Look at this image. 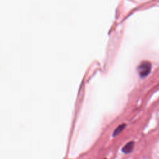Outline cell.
Returning a JSON list of instances; mask_svg holds the SVG:
<instances>
[{
	"label": "cell",
	"instance_id": "1",
	"mask_svg": "<svg viewBox=\"0 0 159 159\" xmlns=\"http://www.w3.org/2000/svg\"><path fill=\"white\" fill-rule=\"evenodd\" d=\"M152 69V64L148 61H142L137 66V71L141 78L148 75Z\"/></svg>",
	"mask_w": 159,
	"mask_h": 159
},
{
	"label": "cell",
	"instance_id": "2",
	"mask_svg": "<svg viewBox=\"0 0 159 159\" xmlns=\"http://www.w3.org/2000/svg\"><path fill=\"white\" fill-rule=\"evenodd\" d=\"M135 142L134 141L128 142L125 145H124L122 148V152L125 154L130 153L134 149Z\"/></svg>",
	"mask_w": 159,
	"mask_h": 159
},
{
	"label": "cell",
	"instance_id": "3",
	"mask_svg": "<svg viewBox=\"0 0 159 159\" xmlns=\"http://www.w3.org/2000/svg\"><path fill=\"white\" fill-rule=\"evenodd\" d=\"M126 126H127V124L125 123H122V124H120L119 125H118L114 130V132L112 133V136L114 137H117V135H119L125 129Z\"/></svg>",
	"mask_w": 159,
	"mask_h": 159
},
{
	"label": "cell",
	"instance_id": "4",
	"mask_svg": "<svg viewBox=\"0 0 159 159\" xmlns=\"http://www.w3.org/2000/svg\"><path fill=\"white\" fill-rule=\"evenodd\" d=\"M104 159H106V158H104Z\"/></svg>",
	"mask_w": 159,
	"mask_h": 159
}]
</instances>
